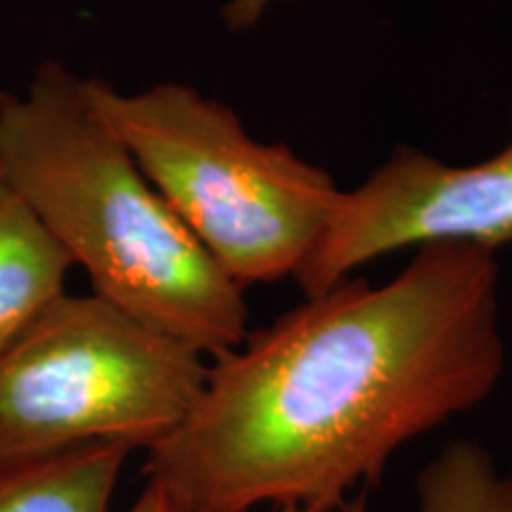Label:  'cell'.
I'll use <instances>...</instances> for the list:
<instances>
[{"mask_svg": "<svg viewBox=\"0 0 512 512\" xmlns=\"http://www.w3.org/2000/svg\"><path fill=\"white\" fill-rule=\"evenodd\" d=\"M0 183L31 209L93 294L200 356L249 332L245 290L211 261L102 124L86 79L43 62L24 93L0 91Z\"/></svg>", "mask_w": 512, "mask_h": 512, "instance_id": "7a4b0ae2", "label": "cell"}, {"mask_svg": "<svg viewBox=\"0 0 512 512\" xmlns=\"http://www.w3.org/2000/svg\"><path fill=\"white\" fill-rule=\"evenodd\" d=\"M505 361L496 254L420 247L389 283L349 275L214 358L147 482L181 512H339L401 446L489 399Z\"/></svg>", "mask_w": 512, "mask_h": 512, "instance_id": "6da1fadb", "label": "cell"}, {"mask_svg": "<svg viewBox=\"0 0 512 512\" xmlns=\"http://www.w3.org/2000/svg\"><path fill=\"white\" fill-rule=\"evenodd\" d=\"M86 95L235 285L297 278L342 197L330 171L290 145L254 138L233 107L188 83L124 93L86 79Z\"/></svg>", "mask_w": 512, "mask_h": 512, "instance_id": "3957f363", "label": "cell"}, {"mask_svg": "<svg viewBox=\"0 0 512 512\" xmlns=\"http://www.w3.org/2000/svg\"><path fill=\"white\" fill-rule=\"evenodd\" d=\"M339 512H370V508H368V494H356L354 498H349L347 503L342 505V510Z\"/></svg>", "mask_w": 512, "mask_h": 512, "instance_id": "8fae6325", "label": "cell"}, {"mask_svg": "<svg viewBox=\"0 0 512 512\" xmlns=\"http://www.w3.org/2000/svg\"><path fill=\"white\" fill-rule=\"evenodd\" d=\"M204 356L98 294H60L0 354V467L74 448L150 451L207 380Z\"/></svg>", "mask_w": 512, "mask_h": 512, "instance_id": "277c9868", "label": "cell"}, {"mask_svg": "<svg viewBox=\"0 0 512 512\" xmlns=\"http://www.w3.org/2000/svg\"><path fill=\"white\" fill-rule=\"evenodd\" d=\"M131 448L93 444L0 467V512H112V498Z\"/></svg>", "mask_w": 512, "mask_h": 512, "instance_id": "52a82bcc", "label": "cell"}, {"mask_svg": "<svg viewBox=\"0 0 512 512\" xmlns=\"http://www.w3.org/2000/svg\"><path fill=\"white\" fill-rule=\"evenodd\" d=\"M418 512H512V477L477 441L446 444L420 470Z\"/></svg>", "mask_w": 512, "mask_h": 512, "instance_id": "ba28073f", "label": "cell"}, {"mask_svg": "<svg viewBox=\"0 0 512 512\" xmlns=\"http://www.w3.org/2000/svg\"><path fill=\"white\" fill-rule=\"evenodd\" d=\"M430 245L494 254L512 245V128L501 152L475 164L444 162L406 143L396 147L358 188L342 190L294 280L311 297L380 256Z\"/></svg>", "mask_w": 512, "mask_h": 512, "instance_id": "5b68a950", "label": "cell"}, {"mask_svg": "<svg viewBox=\"0 0 512 512\" xmlns=\"http://www.w3.org/2000/svg\"><path fill=\"white\" fill-rule=\"evenodd\" d=\"M126 512H181V508H178L157 484L147 482L143 494L138 496V501Z\"/></svg>", "mask_w": 512, "mask_h": 512, "instance_id": "30bf717a", "label": "cell"}, {"mask_svg": "<svg viewBox=\"0 0 512 512\" xmlns=\"http://www.w3.org/2000/svg\"><path fill=\"white\" fill-rule=\"evenodd\" d=\"M72 268L27 204L0 183V354L64 294Z\"/></svg>", "mask_w": 512, "mask_h": 512, "instance_id": "8992f818", "label": "cell"}, {"mask_svg": "<svg viewBox=\"0 0 512 512\" xmlns=\"http://www.w3.org/2000/svg\"><path fill=\"white\" fill-rule=\"evenodd\" d=\"M290 0H226L221 8V19L230 34H247L264 22L275 5Z\"/></svg>", "mask_w": 512, "mask_h": 512, "instance_id": "9c48e42d", "label": "cell"}, {"mask_svg": "<svg viewBox=\"0 0 512 512\" xmlns=\"http://www.w3.org/2000/svg\"><path fill=\"white\" fill-rule=\"evenodd\" d=\"M275 512H302V510H299V508H292V505H290V508H278Z\"/></svg>", "mask_w": 512, "mask_h": 512, "instance_id": "7c38bea8", "label": "cell"}, {"mask_svg": "<svg viewBox=\"0 0 512 512\" xmlns=\"http://www.w3.org/2000/svg\"><path fill=\"white\" fill-rule=\"evenodd\" d=\"M510 477H512V470H510Z\"/></svg>", "mask_w": 512, "mask_h": 512, "instance_id": "4fadbf2b", "label": "cell"}]
</instances>
